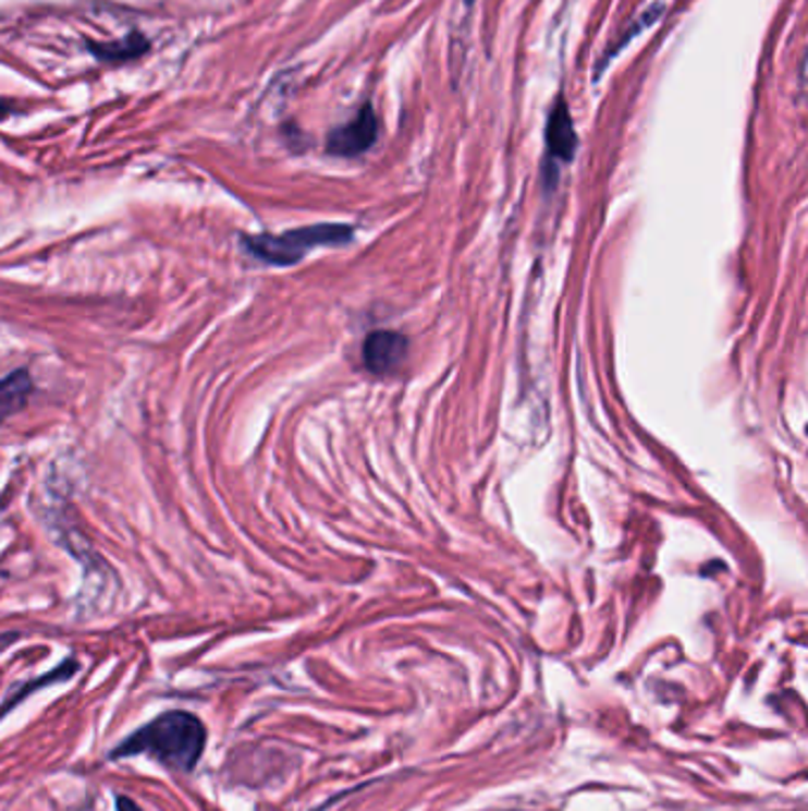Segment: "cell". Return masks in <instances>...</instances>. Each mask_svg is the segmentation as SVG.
<instances>
[{
  "instance_id": "7a4b0ae2",
  "label": "cell",
  "mask_w": 808,
  "mask_h": 811,
  "mask_svg": "<svg viewBox=\"0 0 808 811\" xmlns=\"http://www.w3.org/2000/svg\"><path fill=\"white\" fill-rule=\"evenodd\" d=\"M354 238V228L346 223H316L294 228V231L280 235H245L242 247H245L254 259L271 266H294L316 247H334L346 245Z\"/></svg>"
},
{
  "instance_id": "9c48e42d",
  "label": "cell",
  "mask_w": 808,
  "mask_h": 811,
  "mask_svg": "<svg viewBox=\"0 0 808 811\" xmlns=\"http://www.w3.org/2000/svg\"><path fill=\"white\" fill-rule=\"evenodd\" d=\"M117 809L119 811H143L136 802H131L128 797H117Z\"/></svg>"
},
{
  "instance_id": "52a82bcc",
  "label": "cell",
  "mask_w": 808,
  "mask_h": 811,
  "mask_svg": "<svg viewBox=\"0 0 808 811\" xmlns=\"http://www.w3.org/2000/svg\"><path fill=\"white\" fill-rule=\"evenodd\" d=\"M664 8H666L664 3H650L648 8H645V10L640 12V15L628 24V29L622 34V38H619L616 44L608 50V56H604V60H612V58L616 56V50H622V48L628 44V40H633V38H636L640 32H645V29H648V26H652L659 17H662Z\"/></svg>"
},
{
  "instance_id": "3957f363",
  "label": "cell",
  "mask_w": 808,
  "mask_h": 811,
  "mask_svg": "<svg viewBox=\"0 0 808 811\" xmlns=\"http://www.w3.org/2000/svg\"><path fill=\"white\" fill-rule=\"evenodd\" d=\"M380 135V121L372 105H363V110L346 124L336 126L328 135V153L336 157H358L375 145Z\"/></svg>"
},
{
  "instance_id": "6da1fadb",
  "label": "cell",
  "mask_w": 808,
  "mask_h": 811,
  "mask_svg": "<svg viewBox=\"0 0 808 811\" xmlns=\"http://www.w3.org/2000/svg\"><path fill=\"white\" fill-rule=\"evenodd\" d=\"M207 731L201 722L191 712H164L155 722L145 724L136 734H131L119 748L112 750V760L124 756L152 754L155 760L167 764L173 772H193L201 750H205Z\"/></svg>"
},
{
  "instance_id": "ba28073f",
  "label": "cell",
  "mask_w": 808,
  "mask_h": 811,
  "mask_svg": "<svg viewBox=\"0 0 808 811\" xmlns=\"http://www.w3.org/2000/svg\"><path fill=\"white\" fill-rule=\"evenodd\" d=\"M145 48H147L145 40L138 34H133L124 40H119V44L93 46V52H96V58H102V60H126V58H136L138 52Z\"/></svg>"
},
{
  "instance_id": "8fae6325",
  "label": "cell",
  "mask_w": 808,
  "mask_h": 811,
  "mask_svg": "<svg viewBox=\"0 0 808 811\" xmlns=\"http://www.w3.org/2000/svg\"><path fill=\"white\" fill-rule=\"evenodd\" d=\"M465 3H467V5H473V3H475V0H465Z\"/></svg>"
},
{
  "instance_id": "30bf717a",
  "label": "cell",
  "mask_w": 808,
  "mask_h": 811,
  "mask_svg": "<svg viewBox=\"0 0 808 811\" xmlns=\"http://www.w3.org/2000/svg\"><path fill=\"white\" fill-rule=\"evenodd\" d=\"M10 114V107H8V102H3V100H0V119H3V117H8Z\"/></svg>"
},
{
  "instance_id": "277c9868",
  "label": "cell",
  "mask_w": 808,
  "mask_h": 811,
  "mask_svg": "<svg viewBox=\"0 0 808 811\" xmlns=\"http://www.w3.org/2000/svg\"><path fill=\"white\" fill-rule=\"evenodd\" d=\"M406 351H408L406 335L392 330H377L368 335L366 344H363V361H366L368 371L382 375L394 371L399 363L406 359Z\"/></svg>"
},
{
  "instance_id": "5b68a950",
  "label": "cell",
  "mask_w": 808,
  "mask_h": 811,
  "mask_svg": "<svg viewBox=\"0 0 808 811\" xmlns=\"http://www.w3.org/2000/svg\"><path fill=\"white\" fill-rule=\"evenodd\" d=\"M546 147H548V157L558 159V161H570L578 147V135L574 131L570 105L567 100H564V96L558 98L555 107H552V112L548 117Z\"/></svg>"
},
{
  "instance_id": "8992f818",
  "label": "cell",
  "mask_w": 808,
  "mask_h": 811,
  "mask_svg": "<svg viewBox=\"0 0 808 811\" xmlns=\"http://www.w3.org/2000/svg\"><path fill=\"white\" fill-rule=\"evenodd\" d=\"M34 395V380L26 368L12 371L10 375L0 377V425L8 417L20 413Z\"/></svg>"
}]
</instances>
